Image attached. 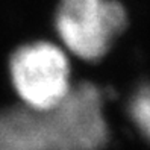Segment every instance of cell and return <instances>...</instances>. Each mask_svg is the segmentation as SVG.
Here are the masks:
<instances>
[{
	"label": "cell",
	"instance_id": "obj_1",
	"mask_svg": "<svg viewBox=\"0 0 150 150\" xmlns=\"http://www.w3.org/2000/svg\"><path fill=\"white\" fill-rule=\"evenodd\" d=\"M30 130L35 150H105L111 139L103 88L77 81L56 108L32 111Z\"/></svg>",
	"mask_w": 150,
	"mask_h": 150
},
{
	"label": "cell",
	"instance_id": "obj_3",
	"mask_svg": "<svg viewBox=\"0 0 150 150\" xmlns=\"http://www.w3.org/2000/svg\"><path fill=\"white\" fill-rule=\"evenodd\" d=\"M129 28L121 0H58L53 12L55 40L74 61L99 64Z\"/></svg>",
	"mask_w": 150,
	"mask_h": 150
},
{
	"label": "cell",
	"instance_id": "obj_4",
	"mask_svg": "<svg viewBox=\"0 0 150 150\" xmlns=\"http://www.w3.org/2000/svg\"><path fill=\"white\" fill-rule=\"evenodd\" d=\"M126 111L138 134L150 143V81L141 82L132 90Z\"/></svg>",
	"mask_w": 150,
	"mask_h": 150
},
{
	"label": "cell",
	"instance_id": "obj_2",
	"mask_svg": "<svg viewBox=\"0 0 150 150\" xmlns=\"http://www.w3.org/2000/svg\"><path fill=\"white\" fill-rule=\"evenodd\" d=\"M74 59L55 38H33L15 46L6 61L15 103L30 111L56 108L74 88Z\"/></svg>",
	"mask_w": 150,
	"mask_h": 150
}]
</instances>
